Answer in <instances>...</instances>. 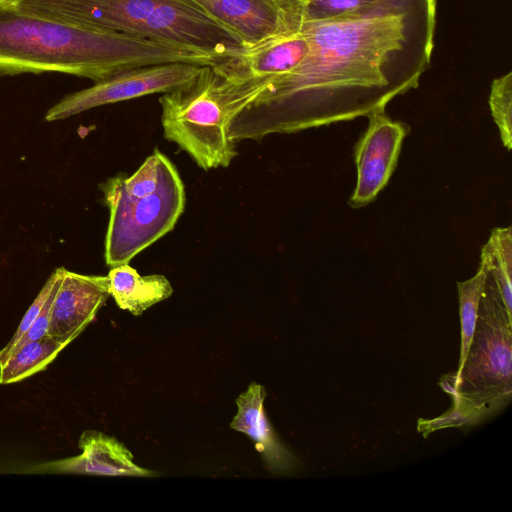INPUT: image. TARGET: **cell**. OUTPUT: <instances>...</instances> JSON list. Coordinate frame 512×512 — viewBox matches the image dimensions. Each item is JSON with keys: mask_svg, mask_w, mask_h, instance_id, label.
<instances>
[{"mask_svg": "<svg viewBox=\"0 0 512 512\" xmlns=\"http://www.w3.org/2000/svg\"><path fill=\"white\" fill-rule=\"evenodd\" d=\"M309 43L299 32L266 45L243 50L212 66L225 81L232 84L263 82L288 73L308 55Z\"/></svg>", "mask_w": 512, "mask_h": 512, "instance_id": "12", "label": "cell"}, {"mask_svg": "<svg viewBox=\"0 0 512 512\" xmlns=\"http://www.w3.org/2000/svg\"><path fill=\"white\" fill-rule=\"evenodd\" d=\"M110 296L119 308L139 316L173 293L164 275L141 276L128 263L112 267L108 273Z\"/></svg>", "mask_w": 512, "mask_h": 512, "instance_id": "15", "label": "cell"}, {"mask_svg": "<svg viewBox=\"0 0 512 512\" xmlns=\"http://www.w3.org/2000/svg\"><path fill=\"white\" fill-rule=\"evenodd\" d=\"M235 33L244 50L293 36L305 20L302 0H190Z\"/></svg>", "mask_w": 512, "mask_h": 512, "instance_id": "7", "label": "cell"}, {"mask_svg": "<svg viewBox=\"0 0 512 512\" xmlns=\"http://www.w3.org/2000/svg\"><path fill=\"white\" fill-rule=\"evenodd\" d=\"M436 0H382L363 10L305 20L309 53L269 80L239 113L230 137L261 141L271 134L353 120L385 110L417 88L434 47Z\"/></svg>", "mask_w": 512, "mask_h": 512, "instance_id": "1", "label": "cell"}, {"mask_svg": "<svg viewBox=\"0 0 512 512\" xmlns=\"http://www.w3.org/2000/svg\"><path fill=\"white\" fill-rule=\"evenodd\" d=\"M511 345L512 316L486 270L465 361L459 371L444 377L440 384L452 395V408L434 419H420L418 431L427 436L442 428L476 425L505 408L512 396Z\"/></svg>", "mask_w": 512, "mask_h": 512, "instance_id": "3", "label": "cell"}, {"mask_svg": "<svg viewBox=\"0 0 512 512\" xmlns=\"http://www.w3.org/2000/svg\"><path fill=\"white\" fill-rule=\"evenodd\" d=\"M221 60L191 47L0 4V75L56 72L98 82L138 67L214 66Z\"/></svg>", "mask_w": 512, "mask_h": 512, "instance_id": "2", "label": "cell"}, {"mask_svg": "<svg viewBox=\"0 0 512 512\" xmlns=\"http://www.w3.org/2000/svg\"><path fill=\"white\" fill-rule=\"evenodd\" d=\"M491 114L496 123L504 147L512 148V73L496 78L489 96Z\"/></svg>", "mask_w": 512, "mask_h": 512, "instance_id": "18", "label": "cell"}, {"mask_svg": "<svg viewBox=\"0 0 512 512\" xmlns=\"http://www.w3.org/2000/svg\"><path fill=\"white\" fill-rule=\"evenodd\" d=\"M68 344L47 335L19 347L0 366V384L16 383L44 370Z\"/></svg>", "mask_w": 512, "mask_h": 512, "instance_id": "16", "label": "cell"}, {"mask_svg": "<svg viewBox=\"0 0 512 512\" xmlns=\"http://www.w3.org/2000/svg\"><path fill=\"white\" fill-rule=\"evenodd\" d=\"M305 20L326 19L371 7L382 0H302ZM304 20V21H305Z\"/></svg>", "mask_w": 512, "mask_h": 512, "instance_id": "20", "label": "cell"}, {"mask_svg": "<svg viewBox=\"0 0 512 512\" xmlns=\"http://www.w3.org/2000/svg\"><path fill=\"white\" fill-rule=\"evenodd\" d=\"M109 296L108 276L64 269L52 303L48 335L70 344L94 320Z\"/></svg>", "mask_w": 512, "mask_h": 512, "instance_id": "11", "label": "cell"}, {"mask_svg": "<svg viewBox=\"0 0 512 512\" xmlns=\"http://www.w3.org/2000/svg\"><path fill=\"white\" fill-rule=\"evenodd\" d=\"M265 397L264 386L256 382L250 383L248 389L235 400L238 411L230 423V428L250 437L271 472L286 473L293 468L295 458L279 439L265 415Z\"/></svg>", "mask_w": 512, "mask_h": 512, "instance_id": "14", "label": "cell"}, {"mask_svg": "<svg viewBox=\"0 0 512 512\" xmlns=\"http://www.w3.org/2000/svg\"><path fill=\"white\" fill-rule=\"evenodd\" d=\"M202 66L185 62L126 70L68 94L46 113V121L66 119L86 110L154 93H166L192 80Z\"/></svg>", "mask_w": 512, "mask_h": 512, "instance_id": "6", "label": "cell"}, {"mask_svg": "<svg viewBox=\"0 0 512 512\" xmlns=\"http://www.w3.org/2000/svg\"><path fill=\"white\" fill-rule=\"evenodd\" d=\"M101 190L110 212L104 257L111 268L129 263L170 232L186 201L176 167L157 149L131 176L109 178Z\"/></svg>", "mask_w": 512, "mask_h": 512, "instance_id": "4", "label": "cell"}, {"mask_svg": "<svg viewBox=\"0 0 512 512\" xmlns=\"http://www.w3.org/2000/svg\"><path fill=\"white\" fill-rule=\"evenodd\" d=\"M78 445L82 450L80 455L37 464L31 471L132 477L157 475L155 471L136 465L126 446L103 432L84 431Z\"/></svg>", "mask_w": 512, "mask_h": 512, "instance_id": "13", "label": "cell"}, {"mask_svg": "<svg viewBox=\"0 0 512 512\" xmlns=\"http://www.w3.org/2000/svg\"><path fill=\"white\" fill-rule=\"evenodd\" d=\"M62 278H63V274H62L61 278L58 280V282L56 283L55 287L53 288V290H52L48 300L46 301L43 309L41 310L39 316L36 318V320L33 322V324L30 326V328L25 332V334L19 339V341L16 343V345L13 347L10 355L12 353H14L19 347L25 345L26 343L42 339L48 335L52 303H53V300H54L56 293L59 289Z\"/></svg>", "mask_w": 512, "mask_h": 512, "instance_id": "21", "label": "cell"}, {"mask_svg": "<svg viewBox=\"0 0 512 512\" xmlns=\"http://www.w3.org/2000/svg\"><path fill=\"white\" fill-rule=\"evenodd\" d=\"M136 34L191 47L223 59L244 50L235 33L190 0H165L144 20Z\"/></svg>", "mask_w": 512, "mask_h": 512, "instance_id": "8", "label": "cell"}, {"mask_svg": "<svg viewBox=\"0 0 512 512\" xmlns=\"http://www.w3.org/2000/svg\"><path fill=\"white\" fill-rule=\"evenodd\" d=\"M64 268H57L46 280L45 284L41 288L40 292L26 311L23 316L16 332L10 339V341L5 345V347L0 351V366L4 364V362L10 356V353L19 339L25 334V332L30 328L36 318L39 316L41 310L43 309L46 301L48 300L53 288L55 287L58 280L61 278L63 274Z\"/></svg>", "mask_w": 512, "mask_h": 512, "instance_id": "19", "label": "cell"}, {"mask_svg": "<svg viewBox=\"0 0 512 512\" xmlns=\"http://www.w3.org/2000/svg\"><path fill=\"white\" fill-rule=\"evenodd\" d=\"M485 278L486 268L480 262L478 271L472 278L463 282H457L461 324V349L457 371L461 369L465 361L473 338Z\"/></svg>", "mask_w": 512, "mask_h": 512, "instance_id": "17", "label": "cell"}, {"mask_svg": "<svg viewBox=\"0 0 512 512\" xmlns=\"http://www.w3.org/2000/svg\"><path fill=\"white\" fill-rule=\"evenodd\" d=\"M264 89L262 83H229L212 66H202L192 80L159 98L164 136L204 170L228 167L237 155L230 126Z\"/></svg>", "mask_w": 512, "mask_h": 512, "instance_id": "5", "label": "cell"}, {"mask_svg": "<svg viewBox=\"0 0 512 512\" xmlns=\"http://www.w3.org/2000/svg\"><path fill=\"white\" fill-rule=\"evenodd\" d=\"M367 117L368 127L354 147L357 181L349 199L352 208L370 204L387 185L397 166L403 140L410 131L408 125L392 120L385 110Z\"/></svg>", "mask_w": 512, "mask_h": 512, "instance_id": "9", "label": "cell"}, {"mask_svg": "<svg viewBox=\"0 0 512 512\" xmlns=\"http://www.w3.org/2000/svg\"><path fill=\"white\" fill-rule=\"evenodd\" d=\"M165 0H0V4L34 11L105 30L136 34Z\"/></svg>", "mask_w": 512, "mask_h": 512, "instance_id": "10", "label": "cell"}]
</instances>
